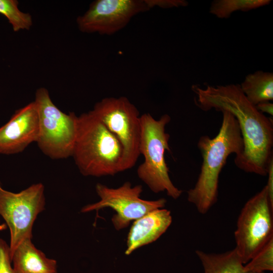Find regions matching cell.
Here are the masks:
<instances>
[{"label": "cell", "instance_id": "9a60e30c", "mask_svg": "<svg viewBox=\"0 0 273 273\" xmlns=\"http://www.w3.org/2000/svg\"><path fill=\"white\" fill-rule=\"evenodd\" d=\"M247 98L253 105L273 100V73L257 71L247 75L239 84Z\"/></svg>", "mask_w": 273, "mask_h": 273}, {"label": "cell", "instance_id": "7c38bea8", "mask_svg": "<svg viewBox=\"0 0 273 273\" xmlns=\"http://www.w3.org/2000/svg\"><path fill=\"white\" fill-rule=\"evenodd\" d=\"M171 222L170 211L163 208L154 210L134 220L128 234L125 254L130 255L135 250L155 241Z\"/></svg>", "mask_w": 273, "mask_h": 273}, {"label": "cell", "instance_id": "4fadbf2b", "mask_svg": "<svg viewBox=\"0 0 273 273\" xmlns=\"http://www.w3.org/2000/svg\"><path fill=\"white\" fill-rule=\"evenodd\" d=\"M11 259L16 273H58L56 260L48 258L30 239L18 245Z\"/></svg>", "mask_w": 273, "mask_h": 273}, {"label": "cell", "instance_id": "30bf717a", "mask_svg": "<svg viewBox=\"0 0 273 273\" xmlns=\"http://www.w3.org/2000/svg\"><path fill=\"white\" fill-rule=\"evenodd\" d=\"M145 0H96L77 18L80 31L112 35L136 15L149 10Z\"/></svg>", "mask_w": 273, "mask_h": 273}, {"label": "cell", "instance_id": "5b68a950", "mask_svg": "<svg viewBox=\"0 0 273 273\" xmlns=\"http://www.w3.org/2000/svg\"><path fill=\"white\" fill-rule=\"evenodd\" d=\"M34 102L39 118V135L36 144L39 149L52 159L72 157L78 116L73 112L67 114L60 110L44 87L36 90Z\"/></svg>", "mask_w": 273, "mask_h": 273}, {"label": "cell", "instance_id": "52a82bcc", "mask_svg": "<svg viewBox=\"0 0 273 273\" xmlns=\"http://www.w3.org/2000/svg\"><path fill=\"white\" fill-rule=\"evenodd\" d=\"M273 205L265 185L243 206L235 232V248L244 264L273 238Z\"/></svg>", "mask_w": 273, "mask_h": 273}, {"label": "cell", "instance_id": "5bb4252c", "mask_svg": "<svg viewBox=\"0 0 273 273\" xmlns=\"http://www.w3.org/2000/svg\"><path fill=\"white\" fill-rule=\"evenodd\" d=\"M196 254L202 264L204 273H258L245 269L235 248L219 254L208 253L198 250Z\"/></svg>", "mask_w": 273, "mask_h": 273}, {"label": "cell", "instance_id": "ba28073f", "mask_svg": "<svg viewBox=\"0 0 273 273\" xmlns=\"http://www.w3.org/2000/svg\"><path fill=\"white\" fill-rule=\"evenodd\" d=\"M45 204L44 187L42 183L33 184L19 193H13L5 190L0 181V216L10 230L11 258L22 242L32 239L34 222L44 210Z\"/></svg>", "mask_w": 273, "mask_h": 273}, {"label": "cell", "instance_id": "ac0fdd59", "mask_svg": "<svg viewBox=\"0 0 273 273\" xmlns=\"http://www.w3.org/2000/svg\"><path fill=\"white\" fill-rule=\"evenodd\" d=\"M246 271L258 273L273 270V238L244 265Z\"/></svg>", "mask_w": 273, "mask_h": 273}, {"label": "cell", "instance_id": "ffe728a7", "mask_svg": "<svg viewBox=\"0 0 273 273\" xmlns=\"http://www.w3.org/2000/svg\"><path fill=\"white\" fill-rule=\"evenodd\" d=\"M150 9L158 7L162 8L186 7L188 2L185 0H145Z\"/></svg>", "mask_w": 273, "mask_h": 273}, {"label": "cell", "instance_id": "8992f818", "mask_svg": "<svg viewBox=\"0 0 273 273\" xmlns=\"http://www.w3.org/2000/svg\"><path fill=\"white\" fill-rule=\"evenodd\" d=\"M92 112L117 138L123 149L121 171L134 166L140 155L141 116L137 108L125 97L103 99Z\"/></svg>", "mask_w": 273, "mask_h": 273}, {"label": "cell", "instance_id": "2e32d148", "mask_svg": "<svg viewBox=\"0 0 273 273\" xmlns=\"http://www.w3.org/2000/svg\"><path fill=\"white\" fill-rule=\"evenodd\" d=\"M270 0H215L209 12L219 19H228L236 11L247 12L269 5Z\"/></svg>", "mask_w": 273, "mask_h": 273}, {"label": "cell", "instance_id": "9c48e42d", "mask_svg": "<svg viewBox=\"0 0 273 273\" xmlns=\"http://www.w3.org/2000/svg\"><path fill=\"white\" fill-rule=\"evenodd\" d=\"M95 189L100 201L83 206L81 212L98 211L106 207L112 208L116 212L112 217V222L118 231L126 228L131 221L154 210L163 208L166 203V200L164 198L151 201L141 199L142 186L132 187L129 181H126L117 188H109L98 183Z\"/></svg>", "mask_w": 273, "mask_h": 273}, {"label": "cell", "instance_id": "8fae6325", "mask_svg": "<svg viewBox=\"0 0 273 273\" xmlns=\"http://www.w3.org/2000/svg\"><path fill=\"white\" fill-rule=\"evenodd\" d=\"M39 118L34 101L16 110L0 127V154H15L36 143L39 135Z\"/></svg>", "mask_w": 273, "mask_h": 273}, {"label": "cell", "instance_id": "6da1fadb", "mask_svg": "<svg viewBox=\"0 0 273 273\" xmlns=\"http://www.w3.org/2000/svg\"><path fill=\"white\" fill-rule=\"evenodd\" d=\"M195 104L201 110L226 111L237 119L243 142L242 152L236 156L235 165L248 173L267 174L272 157V120L259 111L242 91L240 85H193Z\"/></svg>", "mask_w": 273, "mask_h": 273}, {"label": "cell", "instance_id": "7a4b0ae2", "mask_svg": "<svg viewBox=\"0 0 273 273\" xmlns=\"http://www.w3.org/2000/svg\"><path fill=\"white\" fill-rule=\"evenodd\" d=\"M221 126L217 135L211 138L201 136L198 142L202 163L194 187L188 191V200L201 214L207 213L216 202L220 173L232 154L239 155L243 142L239 125L230 112L223 111Z\"/></svg>", "mask_w": 273, "mask_h": 273}, {"label": "cell", "instance_id": "277c9868", "mask_svg": "<svg viewBox=\"0 0 273 273\" xmlns=\"http://www.w3.org/2000/svg\"><path fill=\"white\" fill-rule=\"evenodd\" d=\"M170 116L164 114L159 119L150 114L141 116V136L140 154L143 155L144 162L137 169L138 177L155 193L165 191L167 195L176 199L183 191L172 183L169 168L165 159L166 151H170V135L165 131Z\"/></svg>", "mask_w": 273, "mask_h": 273}, {"label": "cell", "instance_id": "44dd1931", "mask_svg": "<svg viewBox=\"0 0 273 273\" xmlns=\"http://www.w3.org/2000/svg\"><path fill=\"white\" fill-rule=\"evenodd\" d=\"M267 175L268 176L267 183L266 185L269 198L271 203L273 205V159L269 163Z\"/></svg>", "mask_w": 273, "mask_h": 273}, {"label": "cell", "instance_id": "603a6c76", "mask_svg": "<svg viewBox=\"0 0 273 273\" xmlns=\"http://www.w3.org/2000/svg\"><path fill=\"white\" fill-rule=\"evenodd\" d=\"M7 228V225L5 224H0V231L5 230Z\"/></svg>", "mask_w": 273, "mask_h": 273}, {"label": "cell", "instance_id": "3957f363", "mask_svg": "<svg viewBox=\"0 0 273 273\" xmlns=\"http://www.w3.org/2000/svg\"><path fill=\"white\" fill-rule=\"evenodd\" d=\"M121 144L91 111L78 116L72 157L85 176L114 175L121 171Z\"/></svg>", "mask_w": 273, "mask_h": 273}, {"label": "cell", "instance_id": "e0dca14e", "mask_svg": "<svg viewBox=\"0 0 273 273\" xmlns=\"http://www.w3.org/2000/svg\"><path fill=\"white\" fill-rule=\"evenodd\" d=\"M16 0H0V14L5 16L15 32L29 30L32 25V19L29 13L20 11Z\"/></svg>", "mask_w": 273, "mask_h": 273}, {"label": "cell", "instance_id": "d6986e66", "mask_svg": "<svg viewBox=\"0 0 273 273\" xmlns=\"http://www.w3.org/2000/svg\"><path fill=\"white\" fill-rule=\"evenodd\" d=\"M11 263L9 245L0 238V273H16Z\"/></svg>", "mask_w": 273, "mask_h": 273}, {"label": "cell", "instance_id": "7402d4cb", "mask_svg": "<svg viewBox=\"0 0 273 273\" xmlns=\"http://www.w3.org/2000/svg\"><path fill=\"white\" fill-rule=\"evenodd\" d=\"M256 107L263 114L267 113L270 116L273 115V104L270 102L259 103L256 105Z\"/></svg>", "mask_w": 273, "mask_h": 273}]
</instances>
